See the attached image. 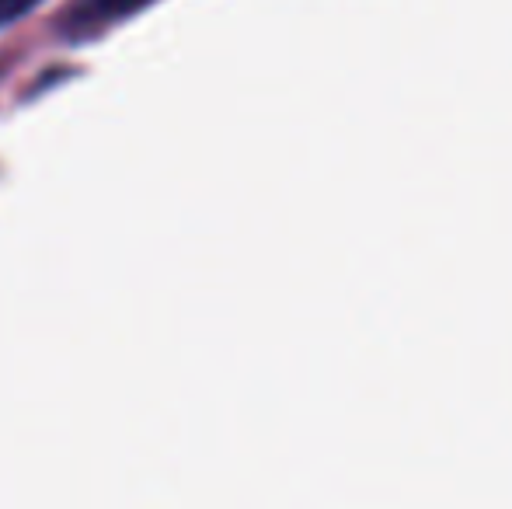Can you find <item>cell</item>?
Listing matches in <instances>:
<instances>
[{
    "label": "cell",
    "mask_w": 512,
    "mask_h": 509,
    "mask_svg": "<svg viewBox=\"0 0 512 509\" xmlns=\"http://www.w3.org/2000/svg\"><path fill=\"white\" fill-rule=\"evenodd\" d=\"M157 4V0H88L84 7H77L70 18V32L74 35H91L105 25H115L122 18H133L143 7Z\"/></svg>",
    "instance_id": "cell-1"
},
{
    "label": "cell",
    "mask_w": 512,
    "mask_h": 509,
    "mask_svg": "<svg viewBox=\"0 0 512 509\" xmlns=\"http://www.w3.org/2000/svg\"><path fill=\"white\" fill-rule=\"evenodd\" d=\"M42 0H0V28L11 25V21L25 18L32 7H39Z\"/></svg>",
    "instance_id": "cell-2"
}]
</instances>
